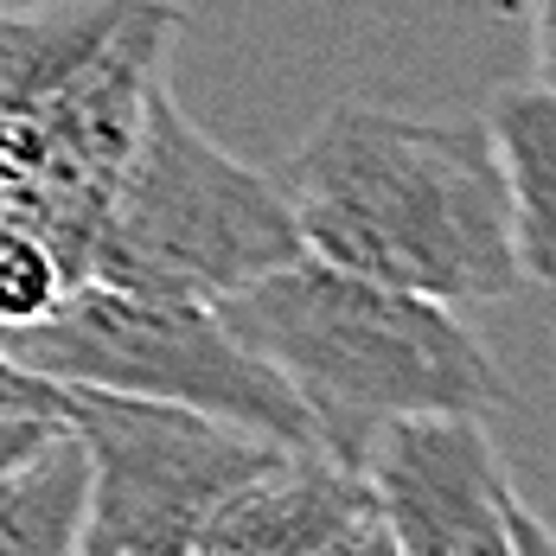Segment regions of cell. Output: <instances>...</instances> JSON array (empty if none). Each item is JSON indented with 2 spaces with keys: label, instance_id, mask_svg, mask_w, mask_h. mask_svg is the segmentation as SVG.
<instances>
[{
  "label": "cell",
  "instance_id": "obj_1",
  "mask_svg": "<svg viewBox=\"0 0 556 556\" xmlns=\"http://www.w3.org/2000/svg\"><path fill=\"white\" fill-rule=\"evenodd\" d=\"M281 199L301 250L352 276L447 307L505 301L525 281L480 122H422L345 97L288 154Z\"/></svg>",
  "mask_w": 556,
  "mask_h": 556
},
{
  "label": "cell",
  "instance_id": "obj_2",
  "mask_svg": "<svg viewBox=\"0 0 556 556\" xmlns=\"http://www.w3.org/2000/svg\"><path fill=\"white\" fill-rule=\"evenodd\" d=\"M218 314L301 396L314 442L352 467L365 442L396 416L416 409L493 416L500 403H511L505 371L467 333L460 307L352 276L307 250L224 294Z\"/></svg>",
  "mask_w": 556,
  "mask_h": 556
},
{
  "label": "cell",
  "instance_id": "obj_3",
  "mask_svg": "<svg viewBox=\"0 0 556 556\" xmlns=\"http://www.w3.org/2000/svg\"><path fill=\"white\" fill-rule=\"evenodd\" d=\"M301 256V230L276 179L243 167L173 103L167 71L148 84L128 161L103 205L90 269L97 281L224 301L243 281Z\"/></svg>",
  "mask_w": 556,
  "mask_h": 556
},
{
  "label": "cell",
  "instance_id": "obj_4",
  "mask_svg": "<svg viewBox=\"0 0 556 556\" xmlns=\"http://www.w3.org/2000/svg\"><path fill=\"white\" fill-rule=\"evenodd\" d=\"M0 345L58 384L186 403V409L224 416L237 429H256L281 447H320L301 396L230 333L218 301L84 276L58 294L52 314L7 327Z\"/></svg>",
  "mask_w": 556,
  "mask_h": 556
},
{
  "label": "cell",
  "instance_id": "obj_5",
  "mask_svg": "<svg viewBox=\"0 0 556 556\" xmlns=\"http://www.w3.org/2000/svg\"><path fill=\"white\" fill-rule=\"evenodd\" d=\"M64 422L90 460L77 556H192L205 518L281 454L224 416L97 384H64Z\"/></svg>",
  "mask_w": 556,
  "mask_h": 556
},
{
  "label": "cell",
  "instance_id": "obj_6",
  "mask_svg": "<svg viewBox=\"0 0 556 556\" xmlns=\"http://www.w3.org/2000/svg\"><path fill=\"white\" fill-rule=\"evenodd\" d=\"M358 473L396 556H556V531L511 486L480 409H416L384 422Z\"/></svg>",
  "mask_w": 556,
  "mask_h": 556
},
{
  "label": "cell",
  "instance_id": "obj_7",
  "mask_svg": "<svg viewBox=\"0 0 556 556\" xmlns=\"http://www.w3.org/2000/svg\"><path fill=\"white\" fill-rule=\"evenodd\" d=\"M192 556H396L352 460L281 447L205 518Z\"/></svg>",
  "mask_w": 556,
  "mask_h": 556
},
{
  "label": "cell",
  "instance_id": "obj_8",
  "mask_svg": "<svg viewBox=\"0 0 556 556\" xmlns=\"http://www.w3.org/2000/svg\"><path fill=\"white\" fill-rule=\"evenodd\" d=\"M480 128L493 141V161L505 179L518 276L556 281V77L500 90Z\"/></svg>",
  "mask_w": 556,
  "mask_h": 556
},
{
  "label": "cell",
  "instance_id": "obj_9",
  "mask_svg": "<svg viewBox=\"0 0 556 556\" xmlns=\"http://www.w3.org/2000/svg\"><path fill=\"white\" fill-rule=\"evenodd\" d=\"M90 511V460L71 422L0 473V556H77Z\"/></svg>",
  "mask_w": 556,
  "mask_h": 556
},
{
  "label": "cell",
  "instance_id": "obj_10",
  "mask_svg": "<svg viewBox=\"0 0 556 556\" xmlns=\"http://www.w3.org/2000/svg\"><path fill=\"white\" fill-rule=\"evenodd\" d=\"M0 416H39V422H64V384L33 371L26 358H13L0 345Z\"/></svg>",
  "mask_w": 556,
  "mask_h": 556
},
{
  "label": "cell",
  "instance_id": "obj_11",
  "mask_svg": "<svg viewBox=\"0 0 556 556\" xmlns=\"http://www.w3.org/2000/svg\"><path fill=\"white\" fill-rule=\"evenodd\" d=\"M52 429H58V422H39V416H0V473H7L20 454H33Z\"/></svg>",
  "mask_w": 556,
  "mask_h": 556
},
{
  "label": "cell",
  "instance_id": "obj_12",
  "mask_svg": "<svg viewBox=\"0 0 556 556\" xmlns=\"http://www.w3.org/2000/svg\"><path fill=\"white\" fill-rule=\"evenodd\" d=\"M531 39H538V77H556V0H531Z\"/></svg>",
  "mask_w": 556,
  "mask_h": 556
}]
</instances>
